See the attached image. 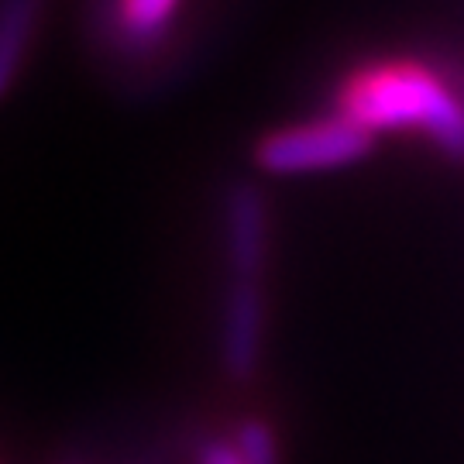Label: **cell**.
Instances as JSON below:
<instances>
[{
    "mask_svg": "<svg viewBox=\"0 0 464 464\" xmlns=\"http://www.w3.org/2000/svg\"><path fill=\"white\" fill-rule=\"evenodd\" d=\"M341 117L365 131H427L444 155L464 159V103L437 72L416 63H389L354 72L341 90Z\"/></svg>",
    "mask_w": 464,
    "mask_h": 464,
    "instance_id": "1",
    "label": "cell"
},
{
    "mask_svg": "<svg viewBox=\"0 0 464 464\" xmlns=\"http://www.w3.org/2000/svg\"><path fill=\"white\" fill-rule=\"evenodd\" d=\"M372 131L358 128L348 117H327L314 124H293L266 134L255 145V162L268 176H303L324 169L351 166L372 151Z\"/></svg>",
    "mask_w": 464,
    "mask_h": 464,
    "instance_id": "2",
    "label": "cell"
},
{
    "mask_svg": "<svg viewBox=\"0 0 464 464\" xmlns=\"http://www.w3.org/2000/svg\"><path fill=\"white\" fill-rule=\"evenodd\" d=\"M266 348V285L227 279L220 310V365L231 382H251Z\"/></svg>",
    "mask_w": 464,
    "mask_h": 464,
    "instance_id": "3",
    "label": "cell"
},
{
    "mask_svg": "<svg viewBox=\"0 0 464 464\" xmlns=\"http://www.w3.org/2000/svg\"><path fill=\"white\" fill-rule=\"evenodd\" d=\"M224 251L231 279H266L268 207L255 183H234L224 199Z\"/></svg>",
    "mask_w": 464,
    "mask_h": 464,
    "instance_id": "4",
    "label": "cell"
},
{
    "mask_svg": "<svg viewBox=\"0 0 464 464\" xmlns=\"http://www.w3.org/2000/svg\"><path fill=\"white\" fill-rule=\"evenodd\" d=\"M42 0H0V97L11 93L32 49Z\"/></svg>",
    "mask_w": 464,
    "mask_h": 464,
    "instance_id": "5",
    "label": "cell"
},
{
    "mask_svg": "<svg viewBox=\"0 0 464 464\" xmlns=\"http://www.w3.org/2000/svg\"><path fill=\"white\" fill-rule=\"evenodd\" d=\"M179 11V0H114V28L128 45H151Z\"/></svg>",
    "mask_w": 464,
    "mask_h": 464,
    "instance_id": "6",
    "label": "cell"
},
{
    "mask_svg": "<svg viewBox=\"0 0 464 464\" xmlns=\"http://www.w3.org/2000/svg\"><path fill=\"white\" fill-rule=\"evenodd\" d=\"M231 444L245 464H282L279 437L266 420H241L231 433Z\"/></svg>",
    "mask_w": 464,
    "mask_h": 464,
    "instance_id": "7",
    "label": "cell"
},
{
    "mask_svg": "<svg viewBox=\"0 0 464 464\" xmlns=\"http://www.w3.org/2000/svg\"><path fill=\"white\" fill-rule=\"evenodd\" d=\"M197 464H245L241 454L234 450L231 440H203L197 450Z\"/></svg>",
    "mask_w": 464,
    "mask_h": 464,
    "instance_id": "8",
    "label": "cell"
}]
</instances>
